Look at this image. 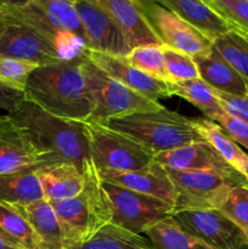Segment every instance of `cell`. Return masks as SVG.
Listing matches in <instances>:
<instances>
[{"label":"cell","instance_id":"cell-4","mask_svg":"<svg viewBox=\"0 0 248 249\" xmlns=\"http://www.w3.org/2000/svg\"><path fill=\"white\" fill-rule=\"evenodd\" d=\"M105 125L141 143L155 156L189 143L204 141L195 126L194 119L165 107L158 111L139 112L111 118Z\"/></svg>","mask_w":248,"mask_h":249},{"label":"cell","instance_id":"cell-43","mask_svg":"<svg viewBox=\"0 0 248 249\" xmlns=\"http://www.w3.org/2000/svg\"><path fill=\"white\" fill-rule=\"evenodd\" d=\"M247 247H248V242H247Z\"/></svg>","mask_w":248,"mask_h":249},{"label":"cell","instance_id":"cell-36","mask_svg":"<svg viewBox=\"0 0 248 249\" xmlns=\"http://www.w3.org/2000/svg\"><path fill=\"white\" fill-rule=\"evenodd\" d=\"M221 107L229 116L248 124V96L225 94L215 90Z\"/></svg>","mask_w":248,"mask_h":249},{"label":"cell","instance_id":"cell-14","mask_svg":"<svg viewBox=\"0 0 248 249\" xmlns=\"http://www.w3.org/2000/svg\"><path fill=\"white\" fill-rule=\"evenodd\" d=\"M84 53L92 63L111 75L113 79L118 80L129 89L134 90L152 101H158L160 99H168L172 96L167 82L156 79L143 73L142 71L133 67L128 62L126 57L107 55V53H96L88 49H85Z\"/></svg>","mask_w":248,"mask_h":249},{"label":"cell","instance_id":"cell-37","mask_svg":"<svg viewBox=\"0 0 248 249\" xmlns=\"http://www.w3.org/2000/svg\"><path fill=\"white\" fill-rule=\"evenodd\" d=\"M216 123L228 133V135L235 142L248 150V124L224 113L219 117Z\"/></svg>","mask_w":248,"mask_h":249},{"label":"cell","instance_id":"cell-33","mask_svg":"<svg viewBox=\"0 0 248 249\" xmlns=\"http://www.w3.org/2000/svg\"><path fill=\"white\" fill-rule=\"evenodd\" d=\"M38 66L0 55V83L24 92L29 75Z\"/></svg>","mask_w":248,"mask_h":249},{"label":"cell","instance_id":"cell-13","mask_svg":"<svg viewBox=\"0 0 248 249\" xmlns=\"http://www.w3.org/2000/svg\"><path fill=\"white\" fill-rule=\"evenodd\" d=\"M0 19L17 22L33 29L53 46L62 60L77 57L87 49L82 38L53 26L31 1L22 6L0 7Z\"/></svg>","mask_w":248,"mask_h":249},{"label":"cell","instance_id":"cell-35","mask_svg":"<svg viewBox=\"0 0 248 249\" xmlns=\"http://www.w3.org/2000/svg\"><path fill=\"white\" fill-rule=\"evenodd\" d=\"M231 26L248 34V2L243 0H214L212 4Z\"/></svg>","mask_w":248,"mask_h":249},{"label":"cell","instance_id":"cell-18","mask_svg":"<svg viewBox=\"0 0 248 249\" xmlns=\"http://www.w3.org/2000/svg\"><path fill=\"white\" fill-rule=\"evenodd\" d=\"M101 7L122 29L131 49L141 45L159 44L147 19L139 9L136 0H91Z\"/></svg>","mask_w":248,"mask_h":249},{"label":"cell","instance_id":"cell-34","mask_svg":"<svg viewBox=\"0 0 248 249\" xmlns=\"http://www.w3.org/2000/svg\"><path fill=\"white\" fill-rule=\"evenodd\" d=\"M165 58V71L169 82H185L199 78L198 70L192 57L163 46Z\"/></svg>","mask_w":248,"mask_h":249},{"label":"cell","instance_id":"cell-41","mask_svg":"<svg viewBox=\"0 0 248 249\" xmlns=\"http://www.w3.org/2000/svg\"><path fill=\"white\" fill-rule=\"evenodd\" d=\"M203 1H206L207 4H208V5H211V6H212V4H213V1H214V0H203Z\"/></svg>","mask_w":248,"mask_h":249},{"label":"cell","instance_id":"cell-11","mask_svg":"<svg viewBox=\"0 0 248 249\" xmlns=\"http://www.w3.org/2000/svg\"><path fill=\"white\" fill-rule=\"evenodd\" d=\"M88 50L126 57L131 46L113 19L91 0H74Z\"/></svg>","mask_w":248,"mask_h":249},{"label":"cell","instance_id":"cell-28","mask_svg":"<svg viewBox=\"0 0 248 249\" xmlns=\"http://www.w3.org/2000/svg\"><path fill=\"white\" fill-rule=\"evenodd\" d=\"M0 228L21 248L41 249L38 235L16 206L0 202Z\"/></svg>","mask_w":248,"mask_h":249},{"label":"cell","instance_id":"cell-39","mask_svg":"<svg viewBox=\"0 0 248 249\" xmlns=\"http://www.w3.org/2000/svg\"><path fill=\"white\" fill-rule=\"evenodd\" d=\"M0 249H23L0 228Z\"/></svg>","mask_w":248,"mask_h":249},{"label":"cell","instance_id":"cell-2","mask_svg":"<svg viewBox=\"0 0 248 249\" xmlns=\"http://www.w3.org/2000/svg\"><path fill=\"white\" fill-rule=\"evenodd\" d=\"M84 58L83 53L71 60L36 67L27 80L24 99L61 118L87 121L94 104L83 73Z\"/></svg>","mask_w":248,"mask_h":249},{"label":"cell","instance_id":"cell-12","mask_svg":"<svg viewBox=\"0 0 248 249\" xmlns=\"http://www.w3.org/2000/svg\"><path fill=\"white\" fill-rule=\"evenodd\" d=\"M0 55L38 66L63 61L53 46L24 24L0 19Z\"/></svg>","mask_w":248,"mask_h":249},{"label":"cell","instance_id":"cell-16","mask_svg":"<svg viewBox=\"0 0 248 249\" xmlns=\"http://www.w3.org/2000/svg\"><path fill=\"white\" fill-rule=\"evenodd\" d=\"M155 162L175 170H209L237 179H247L225 162L209 142L197 141L155 156Z\"/></svg>","mask_w":248,"mask_h":249},{"label":"cell","instance_id":"cell-27","mask_svg":"<svg viewBox=\"0 0 248 249\" xmlns=\"http://www.w3.org/2000/svg\"><path fill=\"white\" fill-rule=\"evenodd\" d=\"M70 249H153L148 238L111 223L102 226L84 243Z\"/></svg>","mask_w":248,"mask_h":249},{"label":"cell","instance_id":"cell-29","mask_svg":"<svg viewBox=\"0 0 248 249\" xmlns=\"http://www.w3.org/2000/svg\"><path fill=\"white\" fill-rule=\"evenodd\" d=\"M31 2L40 10L53 26L85 41L84 29L75 9L74 0H31Z\"/></svg>","mask_w":248,"mask_h":249},{"label":"cell","instance_id":"cell-7","mask_svg":"<svg viewBox=\"0 0 248 249\" xmlns=\"http://www.w3.org/2000/svg\"><path fill=\"white\" fill-rule=\"evenodd\" d=\"M85 129L90 156L97 170L131 172L146 169L155 162V155L150 150L124 134L88 122Z\"/></svg>","mask_w":248,"mask_h":249},{"label":"cell","instance_id":"cell-10","mask_svg":"<svg viewBox=\"0 0 248 249\" xmlns=\"http://www.w3.org/2000/svg\"><path fill=\"white\" fill-rule=\"evenodd\" d=\"M173 219L181 229L214 249H248V238L216 209L179 211Z\"/></svg>","mask_w":248,"mask_h":249},{"label":"cell","instance_id":"cell-32","mask_svg":"<svg viewBox=\"0 0 248 249\" xmlns=\"http://www.w3.org/2000/svg\"><path fill=\"white\" fill-rule=\"evenodd\" d=\"M218 211L241 229L248 238V185L232 187Z\"/></svg>","mask_w":248,"mask_h":249},{"label":"cell","instance_id":"cell-22","mask_svg":"<svg viewBox=\"0 0 248 249\" xmlns=\"http://www.w3.org/2000/svg\"><path fill=\"white\" fill-rule=\"evenodd\" d=\"M23 213L41 242V249H65L62 231L53 204L46 198L16 206Z\"/></svg>","mask_w":248,"mask_h":249},{"label":"cell","instance_id":"cell-30","mask_svg":"<svg viewBox=\"0 0 248 249\" xmlns=\"http://www.w3.org/2000/svg\"><path fill=\"white\" fill-rule=\"evenodd\" d=\"M212 48L248 82V34L231 29L214 39Z\"/></svg>","mask_w":248,"mask_h":249},{"label":"cell","instance_id":"cell-40","mask_svg":"<svg viewBox=\"0 0 248 249\" xmlns=\"http://www.w3.org/2000/svg\"><path fill=\"white\" fill-rule=\"evenodd\" d=\"M31 0H0V7H6V6H22L26 5Z\"/></svg>","mask_w":248,"mask_h":249},{"label":"cell","instance_id":"cell-20","mask_svg":"<svg viewBox=\"0 0 248 249\" xmlns=\"http://www.w3.org/2000/svg\"><path fill=\"white\" fill-rule=\"evenodd\" d=\"M44 196L49 202L63 201L78 196L84 186L83 173L72 163L61 162L36 168Z\"/></svg>","mask_w":248,"mask_h":249},{"label":"cell","instance_id":"cell-8","mask_svg":"<svg viewBox=\"0 0 248 249\" xmlns=\"http://www.w3.org/2000/svg\"><path fill=\"white\" fill-rule=\"evenodd\" d=\"M136 2L164 48L190 57L211 53L212 41L177 14L153 0H136Z\"/></svg>","mask_w":248,"mask_h":249},{"label":"cell","instance_id":"cell-3","mask_svg":"<svg viewBox=\"0 0 248 249\" xmlns=\"http://www.w3.org/2000/svg\"><path fill=\"white\" fill-rule=\"evenodd\" d=\"M82 173L84 186L78 196L50 202L60 223L65 249L82 245L112 221L111 204L91 160L85 162Z\"/></svg>","mask_w":248,"mask_h":249},{"label":"cell","instance_id":"cell-24","mask_svg":"<svg viewBox=\"0 0 248 249\" xmlns=\"http://www.w3.org/2000/svg\"><path fill=\"white\" fill-rule=\"evenodd\" d=\"M194 124L202 138L211 143L228 164L248 178V153L228 135L218 123L209 119H194Z\"/></svg>","mask_w":248,"mask_h":249},{"label":"cell","instance_id":"cell-31","mask_svg":"<svg viewBox=\"0 0 248 249\" xmlns=\"http://www.w3.org/2000/svg\"><path fill=\"white\" fill-rule=\"evenodd\" d=\"M126 60L133 67L142 71L146 74L156 79L169 82L167 71H165L164 49L159 44L141 45L131 49Z\"/></svg>","mask_w":248,"mask_h":249},{"label":"cell","instance_id":"cell-21","mask_svg":"<svg viewBox=\"0 0 248 249\" xmlns=\"http://www.w3.org/2000/svg\"><path fill=\"white\" fill-rule=\"evenodd\" d=\"M199 78L214 90L238 96H248V82L212 48L211 53L192 57Z\"/></svg>","mask_w":248,"mask_h":249},{"label":"cell","instance_id":"cell-26","mask_svg":"<svg viewBox=\"0 0 248 249\" xmlns=\"http://www.w3.org/2000/svg\"><path fill=\"white\" fill-rule=\"evenodd\" d=\"M143 233L153 249H214L180 228L172 215L150 225Z\"/></svg>","mask_w":248,"mask_h":249},{"label":"cell","instance_id":"cell-1","mask_svg":"<svg viewBox=\"0 0 248 249\" xmlns=\"http://www.w3.org/2000/svg\"><path fill=\"white\" fill-rule=\"evenodd\" d=\"M7 116L40 155L44 165L67 162L82 172L91 160L85 122L61 118L26 99Z\"/></svg>","mask_w":248,"mask_h":249},{"label":"cell","instance_id":"cell-6","mask_svg":"<svg viewBox=\"0 0 248 249\" xmlns=\"http://www.w3.org/2000/svg\"><path fill=\"white\" fill-rule=\"evenodd\" d=\"M165 170L177 194L174 213L199 209L218 211L232 187L248 185L247 179H237L219 172L175 170L170 168H165Z\"/></svg>","mask_w":248,"mask_h":249},{"label":"cell","instance_id":"cell-5","mask_svg":"<svg viewBox=\"0 0 248 249\" xmlns=\"http://www.w3.org/2000/svg\"><path fill=\"white\" fill-rule=\"evenodd\" d=\"M83 73L94 104L91 114L85 121L88 123L105 125L111 118L163 108L158 101H152L113 79L92 63L87 55L83 62Z\"/></svg>","mask_w":248,"mask_h":249},{"label":"cell","instance_id":"cell-23","mask_svg":"<svg viewBox=\"0 0 248 249\" xmlns=\"http://www.w3.org/2000/svg\"><path fill=\"white\" fill-rule=\"evenodd\" d=\"M36 168L0 175V202L12 206H26L45 198Z\"/></svg>","mask_w":248,"mask_h":249},{"label":"cell","instance_id":"cell-25","mask_svg":"<svg viewBox=\"0 0 248 249\" xmlns=\"http://www.w3.org/2000/svg\"><path fill=\"white\" fill-rule=\"evenodd\" d=\"M170 95L186 100L199 109L207 119L215 122L225 111L219 102L215 90L201 78L185 82H168Z\"/></svg>","mask_w":248,"mask_h":249},{"label":"cell","instance_id":"cell-19","mask_svg":"<svg viewBox=\"0 0 248 249\" xmlns=\"http://www.w3.org/2000/svg\"><path fill=\"white\" fill-rule=\"evenodd\" d=\"M191 24L213 43L214 39L235 29L218 11L203 0H153Z\"/></svg>","mask_w":248,"mask_h":249},{"label":"cell","instance_id":"cell-42","mask_svg":"<svg viewBox=\"0 0 248 249\" xmlns=\"http://www.w3.org/2000/svg\"><path fill=\"white\" fill-rule=\"evenodd\" d=\"M243 1H247L248 2V0H243Z\"/></svg>","mask_w":248,"mask_h":249},{"label":"cell","instance_id":"cell-38","mask_svg":"<svg viewBox=\"0 0 248 249\" xmlns=\"http://www.w3.org/2000/svg\"><path fill=\"white\" fill-rule=\"evenodd\" d=\"M24 100V92L19 90L11 89L0 83V108L7 111V113L17 108Z\"/></svg>","mask_w":248,"mask_h":249},{"label":"cell","instance_id":"cell-17","mask_svg":"<svg viewBox=\"0 0 248 249\" xmlns=\"http://www.w3.org/2000/svg\"><path fill=\"white\" fill-rule=\"evenodd\" d=\"M44 165L27 136L9 118L0 117V175Z\"/></svg>","mask_w":248,"mask_h":249},{"label":"cell","instance_id":"cell-9","mask_svg":"<svg viewBox=\"0 0 248 249\" xmlns=\"http://www.w3.org/2000/svg\"><path fill=\"white\" fill-rule=\"evenodd\" d=\"M112 209V223L134 233L167 216L173 215L174 207L156 197L139 194L117 185L102 181Z\"/></svg>","mask_w":248,"mask_h":249},{"label":"cell","instance_id":"cell-15","mask_svg":"<svg viewBox=\"0 0 248 249\" xmlns=\"http://www.w3.org/2000/svg\"><path fill=\"white\" fill-rule=\"evenodd\" d=\"M97 172L104 182L156 197L174 207L177 199L175 189L165 168L159 163L153 162L146 169L131 172H117L109 169H101Z\"/></svg>","mask_w":248,"mask_h":249}]
</instances>
